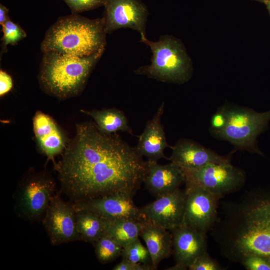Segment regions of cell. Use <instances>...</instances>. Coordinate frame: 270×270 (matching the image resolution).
I'll return each mask as SVG.
<instances>
[{
	"instance_id": "obj_1",
	"label": "cell",
	"mask_w": 270,
	"mask_h": 270,
	"mask_svg": "<svg viewBox=\"0 0 270 270\" xmlns=\"http://www.w3.org/2000/svg\"><path fill=\"white\" fill-rule=\"evenodd\" d=\"M73 142L56 166L62 192L73 202L118 193L135 194L147 162L116 134H106L96 124L76 127Z\"/></svg>"
},
{
	"instance_id": "obj_2",
	"label": "cell",
	"mask_w": 270,
	"mask_h": 270,
	"mask_svg": "<svg viewBox=\"0 0 270 270\" xmlns=\"http://www.w3.org/2000/svg\"><path fill=\"white\" fill-rule=\"evenodd\" d=\"M106 34L104 18L90 20L72 14L60 18L49 28L42 50L89 56L105 50Z\"/></svg>"
},
{
	"instance_id": "obj_3",
	"label": "cell",
	"mask_w": 270,
	"mask_h": 270,
	"mask_svg": "<svg viewBox=\"0 0 270 270\" xmlns=\"http://www.w3.org/2000/svg\"><path fill=\"white\" fill-rule=\"evenodd\" d=\"M246 204L232 222L228 256L242 260L256 255L270 260V200Z\"/></svg>"
},
{
	"instance_id": "obj_4",
	"label": "cell",
	"mask_w": 270,
	"mask_h": 270,
	"mask_svg": "<svg viewBox=\"0 0 270 270\" xmlns=\"http://www.w3.org/2000/svg\"><path fill=\"white\" fill-rule=\"evenodd\" d=\"M104 51L86 57L54 52L44 53L40 82L48 92L57 97L76 96L83 89Z\"/></svg>"
},
{
	"instance_id": "obj_5",
	"label": "cell",
	"mask_w": 270,
	"mask_h": 270,
	"mask_svg": "<svg viewBox=\"0 0 270 270\" xmlns=\"http://www.w3.org/2000/svg\"><path fill=\"white\" fill-rule=\"evenodd\" d=\"M140 42L148 46L152 53L151 64L142 66L135 73L157 80L169 83L184 84L190 78L192 62L184 46L178 39L162 36L157 42L141 36Z\"/></svg>"
},
{
	"instance_id": "obj_6",
	"label": "cell",
	"mask_w": 270,
	"mask_h": 270,
	"mask_svg": "<svg viewBox=\"0 0 270 270\" xmlns=\"http://www.w3.org/2000/svg\"><path fill=\"white\" fill-rule=\"evenodd\" d=\"M226 118L225 127L211 132L216 138L230 142L234 150L262 154L256 138L266 128L270 120V110L258 113L251 109L226 104L222 106Z\"/></svg>"
},
{
	"instance_id": "obj_7",
	"label": "cell",
	"mask_w": 270,
	"mask_h": 270,
	"mask_svg": "<svg viewBox=\"0 0 270 270\" xmlns=\"http://www.w3.org/2000/svg\"><path fill=\"white\" fill-rule=\"evenodd\" d=\"M182 170L186 187H200L220 198L240 190L246 181L245 172L231 162L212 164Z\"/></svg>"
},
{
	"instance_id": "obj_8",
	"label": "cell",
	"mask_w": 270,
	"mask_h": 270,
	"mask_svg": "<svg viewBox=\"0 0 270 270\" xmlns=\"http://www.w3.org/2000/svg\"><path fill=\"white\" fill-rule=\"evenodd\" d=\"M55 190L54 181L46 174L27 178L20 184L16 193V206L18 216L33 222L44 218Z\"/></svg>"
},
{
	"instance_id": "obj_9",
	"label": "cell",
	"mask_w": 270,
	"mask_h": 270,
	"mask_svg": "<svg viewBox=\"0 0 270 270\" xmlns=\"http://www.w3.org/2000/svg\"><path fill=\"white\" fill-rule=\"evenodd\" d=\"M43 224L54 246L81 240L76 228V210L72 204L64 201L60 194L51 199Z\"/></svg>"
},
{
	"instance_id": "obj_10",
	"label": "cell",
	"mask_w": 270,
	"mask_h": 270,
	"mask_svg": "<svg viewBox=\"0 0 270 270\" xmlns=\"http://www.w3.org/2000/svg\"><path fill=\"white\" fill-rule=\"evenodd\" d=\"M105 30L107 34L124 28L146 35L148 12L140 0H106Z\"/></svg>"
},
{
	"instance_id": "obj_11",
	"label": "cell",
	"mask_w": 270,
	"mask_h": 270,
	"mask_svg": "<svg viewBox=\"0 0 270 270\" xmlns=\"http://www.w3.org/2000/svg\"><path fill=\"white\" fill-rule=\"evenodd\" d=\"M182 224L206 233L216 223L220 197L197 186L186 187Z\"/></svg>"
},
{
	"instance_id": "obj_12",
	"label": "cell",
	"mask_w": 270,
	"mask_h": 270,
	"mask_svg": "<svg viewBox=\"0 0 270 270\" xmlns=\"http://www.w3.org/2000/svg\"><path fill=\"white\" fill-rule=\"evenodd\" d=\"M134 195L132 193L118 192L72 204L76 210H87L105 220L128 218L142 222L146 218L140 208L134 203Z\"/></svg>"
},
{
	"instance_id": "obj_13",
	"label": "cell",
	"mask_w": 270,
	"mask_h": 270,
	"mask_svg": "<svg viewBox=\"0 0 270 270\" xmlns=\"http://www.w3.org/2000/svg\"><path fill=\"white\" fill-rule=\"evenodd\" d=\"M186 200V191L179 188L157 198L140 210L146 219L172 232L183 222Z\"/></svg>"
},
{
	"instance_id": "obj_14",
	"label": "cell",
	"mask_w": 270,
	"mask_h": 270,
	"mask_svg": "<svg viewBox=\"0 0 270 270\" xmlns=\"http://www.w3.org/2000/svg\"><path fill=\"white\" fill-rule=\"evenodd\" d=\"M176 265L167 270H184L207 252L206 233L182 224L170 232Z\"/></svg>"
},
{
	"instance_id": "obj_15",
	"label": "cell",
	"mask_w": 270,
	"mask_h": 270,
	"mask_svg": "<svg viewBox=\"0 0 270 270\" xmlns=\"http://www.w3.org/2000/svg\"><path fill=\"white\" fill-rule=\"evenodd\" d=\"M172 152L168 159L182 170L197 169L212 164L231 162L233 150L221 156L204 146L187 139H180L171 146Z\"/></svg>"
},
{
	"instance_id": "obj_16",
	"label": "cell",
	"mask_w": 270,
	"mask_h": 270,
	"mask_svg": "<svg viewBox=\"0 0 270 270\" xmlns=\"http://www.w3.org/2000/svg\"><path fill=\"white\" fill-rule=\"evenodd\" d=\"M144 183L157 198L180 188L185 183V176L183 170L172 162L160 165L158 162L147 161Z\"/></svg>"
},
{
	"instance_id": "obj_17",
	"label": "cell",
	"mask_w": 270,
	"mask_h": 270,
	"mask_svg": "<svg viewBox=\"0 0 270 270\" xmlns=\"http://www.w3.org/2000/svg\"><path fill=\"white\" fill-rule=\"evenodd\" d=\"M164 112L163 102L153 118L148 120L142 134L138 136L136 152L142 157H146L149 162H158L161 158H167L164 150L170 148L166 141L161 119Z\"/></svg>"
},
{
	"instance_id": "obj_18",
	"label": "cell",
	"mask_w": 270,
	"mask_h": 270,
	"mask_svg": "<svg viewBox=\"0 0 270 270\" xmlns=\"http://www.w3.org/2000/svg\"><path fill=\"white\" fill-rule=\"evenodd\" d=\"M34 130L41 150L48 160L60 154L66 148V140L62 132L48 116L37 112L34 118Z\"/></svg>"
},
{
	"instance_id": "obj_19",
	"label": "cell",
	"mask_w": 270,
	"mask_h": 270,
	"mask_svg": "<svg viewBox=\"0 0 270 270\" xmlns=\"http://www.w3.org/2000/svg\"><path fill=\"white\" fill-rule=\"evenodd\" d=\"M170 232L146 219L142 222L140 236L144 240L150 254L152 269L172 254V237Z\"/></svg>"
},
{
	"instance_id": "obj_20",
	"label": "cell",
	"mask_w": 270,
	"mask_h": 270,
	"mask_svg": "<svg viewBox=\"0 0 270 270\" xmlns=\"http://www.w3.org/2000/svg\"><path fill=\"white\" fill-rule=\"evenodd\" d=\"M82 111L94 120L97 128L103 133L110 134L118 132H124L132 134V130L128 126V118L121 110L110 108Z\"/></svg>"
},
{
	"instance_id": "obj_21",
	"label": "cell",
	"mask_w": 270,
	"mask_h": 270,
	"mask_svg": "<svg viewBox=\"0 0 270 270\" xmlns=\"http://www.w3.org/2000/svg\"><path fill=\"white\" fill-rule=\"evenodd\" d=\"M104 220L105 230L104 236L110 238L122 248L139 238L142 221L128 218Z\"/></svg>"
},
{
	"instance_id": "obj_22",
	"label": "cell",
	"mask_w": 270,
	"mask_h": 270,
	"mask_svg": "<svg viewBox=\"0 0 270 270\" xmlns=\"http://www.w3.org/2000/svg\"><path fill=\"white\" fill-rule=\"evenodd\" d=\"M76 228L80 240L95 244L104 233V220L84 210H76Z\"/></svg>"
},
{
	"instance_id": "obj_23",
	"label": "cell",
	"mask_w": 270,
	"mask_h": 270,
	"mask_svg": "<svg viewBox=\"0 0 270 270\" xmlns=\"http://www.w3.org/2000/svg\"><path fill=\"white\" fill-rule=\"evenodd\" d=\"M94 246L96 256L102 264L111 262L122 254V247L106 236L100 238Z\"/></svg>"
},
{
	"instance_id": "obj_24",
	"label": "cell",
	"mask_w": 270,
	"mask_h": 270,
	"mask_svg": "<svg viewBox=\"0 0 270 270\" xmlns=\"http://www.w3.org/2000/svg\"><path fill=\"white\" fill-rule=\"evenodd\" d=\"M121 256L122 259L134 263L149 265L152 268V260L148 250L142 244L139 238L124 246Z\"/></svg>"
},
{
	"instance_id": "obj_25",
	"label": "cell",
	"mask_w": 270,
	"mask_h": 270,
	"mask_svg": "<svg viewBox=\"0 0 270 270\" xmlns=\"http://www.w3.org/2000/svg\"><path fill=\"white\" fill-rule=\"evenodd\" d=\"M2 28L4 34L2 39V52H7L8 44L16 45L20 41L26 37V34L23 29L10 20L4 24Z\"/></svg>"
},
{
	"instance_id": "obj_26",
	"label": "cell",
	"mask_w": 270,
	"mask_h": 270,
	"mask_svg": "<svg viewBox=\"0 0 270 270\" xmlns=\"http://www.w3.org/2000/svg\"><path fill=\"white\" fill-rule=\"evenodd\" d=\"M70 8L72 14H78L104 6L106 0H62Z\"/></svg>"
},
{
	"instance_id": "obj_27",
	"label": "cell",
	"mask_w": 270,
	"mask_h": 270,
	"mask_svg": "<svg viewBox=\"0 0 270 270\" xmlns=\"http://www.w3.org/2000/svg\"><path fill=\"white\" fill-rule=\"evenodd\" d=\"M242 262L248 270H270V260L259 256H248L242 260Z\"/></svg>"
},
{
	"instance_id": "obj_28",
	"label": "cell",
	"mask_w": 270,
	"mask_h": 270,
	"mask_svg": "<svg viewBox=\"0 0 270 270\" xmlns=\"http://www.w3.org/2000/svg\"><path fill=\"white\" fill-rule=\"evenodd\" d=\"M221 267L208 252L198 256L189 266L190 270H220Z\"/></svg>"
},
{
	"instance_id": "obj_29",
	"label": "cell",
	"mask_w": 270,
	"mask_h": 270,
	"mask_svg": "<svg viewBox=\"0 0 270 270\" xmlns=\"http://www.w3.org/2000/svg\"><path fill=\"white\" fill-rule=\"evenodd\" d=\"M226 123V116L222 107L221 106L218 108L211 118L210 132L221 130L225 127Z\"/></svg>"
},
{
	"instance_id": "obj_30",
	"label": "cell",
	"mask_w": 270,
	"mask_h": 270,
	"mask_svg": "<svg viewBox=\"0 0 270 270\" xmlns=\"http://www.w3.org/2000/svg\"><path fill=\"white\" fill-rule=\"evenodd\" d=\"M114 270H152L149 265L134 263L126 260H122L113 268Z\"/></svg>"
},
{
	"instance_id": "obj_31",
	"label": "cell",
	"mask_w": 270,
	"mask_h": 270,
	"mask_svg": "<svg viewBox=\"0 0 270 270\" xmlns=\"http://www.w3.org/2000/svg\"><path fill=\"white\" fill-rule=\"evenodd\" d=\"M13 87L12 77L6 72L0 71V96H3L11 90Z\"/></svg>"
},
{
	"instance_id": "obj_32",
	"label": "cell",
	"mask_w": 270,
	"mask_h": 270,
	"mask_svg": "<svg viewBox=\"0 0 270 270\" xmlns=\"http://www.w3.org/2000/svg\"><path fill=\"white\" fill-rule=\"evenodd\" d=\"M9 10L3 4H0V24L2 26L10 20L8 16Z\"/></svg>"
},
{
	"instance_id": "obj_33",
	"label": "cell",
	"mask_w": 270,
	"mask_h": 270,
	"mask_svg": "<svg viewBox=\"0 0 270 270\" xmlns=\"http://www.w3.org/2000/svg\"><path fill=\"white\" fill-rule=\"evenodd\" d=\"M266 4L270 14V0H268L267 2H266Z\"/></svg>"
},
{
	"instance_id": "obj_34",
	"label": "cell",
	"mask_w": 270,
	"mask_h": 270,
	"mask_svg": "<svg viewBox=\"0 0 270 270\" xmlns=\"http://www.w3.org/2000/svg\"><path fill=\"white\" fill-rule=\"evenodd\" d=\"M260 2H263L266 4L268 0H256Z\"/></svg>"
}]
</instances>
